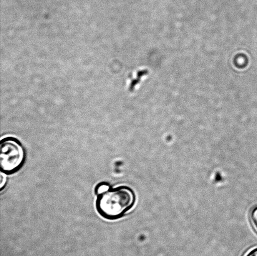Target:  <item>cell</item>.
I'll return each instance as SVG.
<instances>
[{"instance_id": "obj_1", "label": "cell", "mask_w": 257, "mask_h": 256, "mask_svg": "<svg viewBox=\"0 0 257 256\" xmlns=\"http://www.w3.org/2000/svg\"><path fill=\"white\" fill-rule=\"evenodd\" d=\"M136 202L135 191L127 185H120L97 195L95 208L104 219L116 220L124 217L135 206Z\"/></svg>"}, {"instance_id": "obj_2", "label": "cell", "mask_w": 257, "mask_h": 256, "mask_svg": "<svg viewBox=\"0 0 257 256\" xmlns=\"http://www.w3.org/2000/svg\"><path fill=\"white\" fill-rule=\"evenodd\" d=\"M27 160L26 149L14 137H7L0 142V170L7 175L17 174Z\"/></svg>"}, {"instance_id": "obj_3", "label": "cell", "mask_w": 257, "mask_h": 256, "mask_svg": "<svg viewBox=\"0 0 257 256\" xmlns=\"http://www.w3.org/2000/svg\"><path fill=\"white\" fill-rule=\"evenodd\" d=\"M110 189V185L106 182H100L95 187V194L99 195L107 191Z\"/></svg>"}, {"instance_id": "obj_4", "label": "cell", "mask_w": 257, "mask_h": 256, "mask_svg": "<svg viewBox=\"0 0 257 256\" xmlns=\"http://www.w3.org/2000/svg\"><path fill=\"white\" fill-rule=\"evenodd\" d=\"M8 184V179L7 175L1 172L0 175V191L3 192L7 187Z\"/></svg>"}, {"instance_id": "obj_5", "label": "cell", "mask_w": 257, "mask_h": 256, "mask_svg": "<svg viewBox=\"0 0 257 256\" xmlns=\"http://www.w3.org/2000/svg\"><path fill=\"white\" fill-rule=\"evenodd\" d=\"M250 219L251 223L257 230V206L253 208L250 213Z\"/></svg>"}, {"instance_id": "obj_6", "label": "cell", "mask_w": 257, "mask_h": 256, "mask_svg": "<svg viewBox=\"0 0 257 256\" xmlns=\"http://www.w3.org/2000/svg\"><path fill=\"white\" fill-rule=\"evenodd\" d=\"M245 256H257V247L251 250Z\"/></svg>"}]
</instances>
